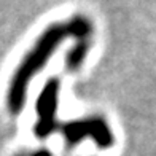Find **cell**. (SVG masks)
<instances>
[{"instance_id": "cell-4", "label": "cell", "mask_w": 156, "mask_h": 156, "mask_svg": "<svg viewBox=\"0 0 156 156\" xmlns=\"http://www.w3.org/2000/svg\"><path fill=\"white\" fill-rule=\"evenodd\" d=\"M88 49H89V40H81L70 49L67 53V58H66V64L70 70H76L78 67L81 66L83 59L86 58L88 54Z\"/></svg>"}, {"instance_id": "cell-3", "label": "cell", "mask_w": 156, "mask_h": 156, "mask_svg": "<svg viewBox=\"0 0 156 156\" xmlns=\"http://www.w3.org/2000/svg\"><path fill=\"white\" fill-rule=\"evenodd\" d=\"M62 132H64L66 140L72 145L83 140L86 136L94 139L97 147H101V148H107L113 144V134L110 131L108 124L102 118H97V116L67 123L64 126Z\"/></svg>"}, {"instance_id": "cell-5", "label": "cell", "mask_w": 156, "mask_h": 156, "mask_svg": "<svg viewBox=\"0 0 156 156\" xmlns=\"http://www.w3.org/2000/svg\"><path fill=\"white\" fill-rule=\"evenodd\" d=\"M30 156H51V153H49L48 150H38V151L32 153Z\"/></svg>"}, {"instance_id": "cell-1", "label": "cell", "mask_w": 156, "mask_h": 156, "mask_svg": "<svg viewBox=\"0 0 156 156\" xmlns=\"http://www.w3.org/2000/svg\"><path fill=\"white\" fill-rule=\"evenodd\" d=\"M91 34H93L91 21L78 15L69 21H64V23L51 24L40 35L38 40L35 41V45L30 48V51L21 61L10 81L8 94H6V105H8L13 115L21 113L26 104L27 86H29L30 80L37 75L40 69L46 66L48 59L56 51V48L67 37H73L78 41H81V40H89Z\"/></svg>"}, {"instance_id": "cell-2", "label": "cell", "mask_w": 156, "mask_h": 156, "mask_svg": "<svg viewBox=\"0 0 156 156\" xmlns=\"http://www.w3.org/2000/svg\"><path fill=\"white\" fill-rule=\"evenodd\" d=\"M59 80L51 78L41 89L37 99V123H35V136L45 139L56 127V110L59 101Z\"/></svg>"}]
</instances>
